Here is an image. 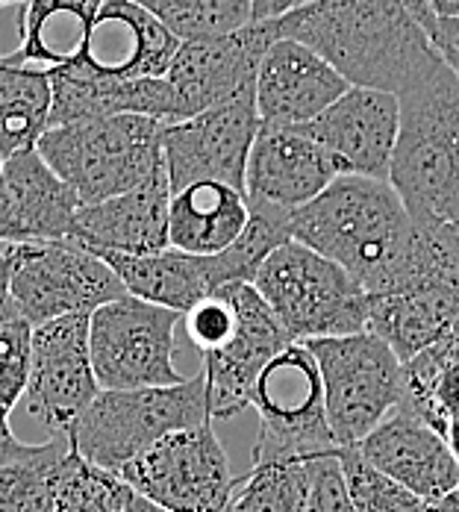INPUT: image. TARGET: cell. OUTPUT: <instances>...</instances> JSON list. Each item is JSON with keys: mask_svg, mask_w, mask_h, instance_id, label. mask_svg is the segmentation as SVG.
<instances>
[{"mask_svg": "<svg viewBox=\"0 0 459 512\" xmlns=\"http://www.w3.org/2000/svg\"><path fill=\"white\" fill-rule=\"evenodd\" d=\"M262 121L256 101L206 109L195 118L162 127V159L171 192L215 180L245 192L248 159Z\"/></svg>", "mask_w": 459, "mask_h": 512, "instance_id": "4fadbf2b", "label": "cell"}, {"mask_svg": "<svg viewBox=\"0 0 459 512\" xmlns=\"http://www.w3.org/2000/svg\"><path fill=\"white\" fill-rule=\"evenodd\" d=\"M451 336L459 342V315H457V321H454V327H451Z\"/></svg>", "mask_w": 459, "mask_h": 512, "instance_id": "c3c4849f", "label": "cell"}, {"mask_svg": "<svg viewBox=\"0 0 459 512\" xmlns=\"http://www.w3.org/2000/svg\"><path fill=\"white\" fill-rule=\"evenodd\" d=\"M430 427L445 433V424L459 415V342L445 336L418 357L404 362V401Z\"/></svg>", "mask_w": 459, "mask_h": 512, "instance_id": "4316f807", "label": "cell"}, {"mask_svg": "<svg viewBox=\"0 0 459 512\" xmlns=\"http://www.w3.org/2000/svg\"><path fill=\"white\" fill-rule=\"evenodd\" d=\"M36 451V445H27V442H18V439H3L0 436V465L15 460H24Z\"/></svg>", "mask_w": 459, "mask_h": 512, "instance_id": "f35d334b", "label": "cell"}, {"mask_svg": "<svg viewBox=\"0 0 459 512\" xmlns=\"http://www.w3.org/2000/svg\"><path fill=\"white\" fill-rule=\"evenodd\" d=\"M3 245H6V242H3V239H0V248H3Z\"/></svg>", "mask_w": 459, "mask_h": 512, "instance_id": "f907efd6", "label": "cell"}, {"mask_svg": "<svg viewBox=\"0 0 459 512\" xmlns=\"http://www.w3.org/2000/svg\"><path fill=\"white\" fill-rule=\"evenodd\" d=\"M9 3H18V6H21L24 0H0V6H9Z\"/></svg>", "mask_w": 459, "mask_h": 512, "instance_id": "681fc988", "label": "cell"}, {"mask_svg": "<svg viewBox=\"0 0 459 512\" xmlns=\"http://www.w3.org/2000/svg\"><path fill=\"white\" fill-rule=\"evenodd\" d=\"M424 512H459V489L457 492H451V495H445L442 501L427 504V510Z\"/></svg>", "mask_w": 459, "mask_h": 512, "instance_id": "ee69618b", "label": "cell"}, {"mask_svg": "<svg viewBox=\"0 0 459 512\" xmlns=\"http://www.w3.org/2000/svg\"><path fill=\"white\" fill-rule=\"evenodd\" d=\"M98 395L101 386L89 354V315H65L33 327L27 410L51 439H65Z\"/></svg>", "mask_w": 459, "mask_h": 512, "instance_id": "7c38bea8", "label": "cell"}, {"mask_svg": "<svg viewBox=\"0 0 459 512\" xmlns=\"http://www.w3.org/2000/svg\"><path fill=\"white\" fill-rule=\"evenodd\" d=\"M80 198L39 151H21L0 168V239L6 245L71 239Z\"/></svg>", "mask_w": 459, "mask_h": 512, "instance_id": "ffe728a7", "label": "cell"}, {"mask_svg": "<svg viewBox=\"0 0 459 512\" xmlns=\"http://www.w3.org/2000/svg\"><path fill=\"white\" fill-rule=\"evenodd\" d=\"M312 460L259 462L236 486L227 512H306Z\"/></svg>", "mask_w": 459, "mask_h": 512, "instance_id": "f546056e", "label": "cell"}, {"mask_svg": "<svg viewBox=\"0 0 459 512\" xmlns=\"http://www.w3.org/2000/svg\"><path fill=\"white\" fill-rule=\"evenodd\" d=\"M9 295V248H0V298Z\"/></svg>", "mask_w": 459, "mask_h": 512, "instance_id": "f6af8a7d", "label": "cell"}, {"mask_svg": "<svg viewBox=\"0 0 459 512\" xmlns=\"http://www.w3.org/2000/svg\"><path fill=\"white\" fill-rule=\"evenodd\" d=\"M324 383L327 424L339 448L359 445L404 401V365L371 333L306 342Z\"/></svg>", "mask_w": 459, "mask_h": 512, "instance_id": "52a82bcc", "label": "cell"}, {"mask_svg": "<svg viewBox=\"0 0 459 512\" xmlns=\"http://www.w3.org/2000/svg\"><path fill=\"white\" fill-rule=\"evenodd\" d=\"M459 315V268H448L418 286L371 295L365 333L392 348L401 365L451 336Z\"/></svg>", "mask_w": 459, "mask_h": 512, "instance_id": "603a6c76", "label": "cell"}, {"mask_svg": "<svg viewBox=\"0 0 459 512\" xmlns=\"http://www.w3.org/2000/svg\"><path fill=\"white\" fill-rule=\"evenodd\" d=\"M209 418L204 368L177 386L103 392L89 404L74 427L68 445L80 460L118 474L124 465L151 451L171 433L198 427Z\"/></svg>", "mask_w": 459, "mask_h": 512, "instance_id": "5b68a950", "label": "cell"}, {"mask_svg": "<svg viewBox=\"0 0 459 512\" xmlns=\"http://www.w3.org/2000/svg\"><path fill=\"white\" fill-rule=\"evenodd\" d=\"M401 101L389 92L351 86L333 106H327L304 130L342 168L371 180H389L392 154L398 142Z\"/></svg>", "mask_w": 459, "mask_h": 512, "instance_id": "e0dca14e", "label": "cell"}, {"mask_svg": "<svg viewBox=\"0 0 459 512\" xmlns=\"http://www.w3.org/2000/svg\"><path fill=\"white\" fill-rule=\"evenodd\" d=\"M127 492L130 486L118 474L95 468L74 454L59 489L56 512H121Z\"/></svg>", "mask_w": 459, "mask_h": 512, "instance_id": "1f68e13d", "label": "cell"}, {"mask_svg": "<svg viewBox=\"0 0 459 512\" xmlns=\"http://www.w3.org/2000/svg\"><path fill=\"white\" fill-rule=\"evenodd\" d=\"M251 209L245 192L201 180L171 192L168 209V248L195 256H218L230 251L248 230Z\"/></svg>", "mask_w": 459, "mask_h": 512, "instance_id": "cb8c5ba5", "label": "cell"}, {"mask_svg": "<svg viewBox=\"0 0 459 512\" xmlns=\"http://www.w3.org/2000/svg\"><path fill=\"white\" fill-rule=\"evenodd\" d=\"M398 101L389 183L418 227L442 230L459 221V77L445 62Z\"/></svg>", "mask_w": 459, "mask_h": 512, "instance_id": "3957f363", "label": "cell"}, {"mask_svg": "<svg viewBox=\"0 0 459 512\" xmlns=\"http://www.w3.org/2000/svg\"><path fill=\"white\" fill-rule=\"evenodd\" d=\"M6 248L9 295L30 327L65 315H92L103 304L127 295L115 271L77 239Z\"/></svg>", "mask_w": 459, "mask_h": 512, "instance_id": "9c48e42d", "label": "cell"}, {"mask_svg": "<svg viewBox=\"0 0 459 512\" xmlns=\"http://www.w3.org/2000/svg\"><path fill=\"white\" fill-rule=\"evenodd\" d=\"M318 0H254V21H271V18H283L295 9L312 6Z\"/></svg>", "mask_w": 459, "mask_h": 512, "instance_id": "8d00e7d4", "label": "cell"}, {"mask_svg": "<svg viewBox=\"0 0 459 512\" xmlns=\"http://www.w3.org/2000/svg\"><path fill=\"white\" fill-rule=\"evenodd\" d=\"M71 460L68 439H48L30 457L0 465V512H56Z\"/></svg>", "mask_w": 459, "mask_h": 512, "instance_id": "83f0119b", "label": "cell"}, {"mask_svg": "<svg viewBox=\"0 0 459 512\" xmlns=\"http://www.w3.org/2000/svg\"><path fill=\"white\" fill-rule=\"evenodd\" d=\"M180 42L133 0H103L77 68L109 80L165 77ZM65 68V65H62Z\"/></svg>", "mask_w": 459, "mask_h": 512, "instance_id": "44dd1931", "label": "cell"}, {"mask_svg": "<svg viewBox=\"0 0 459 512\" xmlns=\"http://www.w3.org/2000/svg\"><path fill=\"white\" fill-rule=\"evenodd\" d=\"M348 80L295 39H277L256 68V112L271 127H304L348 92Z\"/></svg>", "mask_w": 459, "mask_h": 512, "instance_id": "d6986e66", "label": "cell"}, {"mask_svg": "<svg viewBox=\"0 0 459 512\" xmlns=\"http://www.w3.org/2000/svg\"><path fill=\"white\" fill-rule=\"evenodd\" d=\"M336 177H342L339 162L304 130L262 124L248 159L245 201L251 212L289 221Z\"/></svg>", "mask_w": 459, "mask_h": 512, "instance_id": "2e32d148", "label": "cell"}, {"mask_svg": "<svg viewBox=\"0 0 459 512\" xmlns=\"http://www.w3.org/2000/svg\"><path fill=\"white\" fill-rule=\"evenodd\" d=\"M251 410L259 415L254 465L283 460H315L336 454L324 410V383L318 362L306 345H289L259 374L251 395Z\"/></svg>", "mask_w": 459, "mask_h": 512, "instance_id": "ba28073f", "label": "cell"}, {"mask_svg": "<svg viewBox=\"0 0 459 512\" xmlns=\"http://www.w3.org/2000/svg\"><path fill=\"white\" fill-rule=\"evenodd\" d=\"M254 289L298 345L354 336L368 327L371 295L345 268L295 239L268 254Z\"/></svg>", "mask_w": 459, "mask_h": 512, "instance_id": "8992f818", "label": "cell"}, {"mask_svg": "<svg viewBox=\"0 0 459 512\" xmlns=\"http://www.w3.org/2000/svg\"><path fill=\"white\" fill-rule=\"evenodd\" d=\"M12 321H21V315H18V307L12 301V295H3L0 298V327H6Z\"/></svg>", "mask_w": 459, "mask_h": 512, "instance_id": "b9f144b4", "label": "cell"}, {"mask_svg": "<svg viewBox=\"0 0 459 512\" xmlns=\"http://www.w3.org/2000/svg\"><path fill=\"white\" fill-rule=\"evenodd\" d=\"M180 312L124 295L89 315V354L103 392L177 386L174 365Z\"/></svg>", "mask_w": 459, "mask_h": 512, "instance_id": "30bf717a", "label": "cell"}, {"mask_svg": "<svg viewBox=\"0 0 459 512\" xmlns=\"http://www.w3.org/2000/svg\"><path fill=\"white\" fill-rule=\"evenodd\" d=\"M0 168H3V156H0Z\"/></svg>", "mask_w": 459, "mask_h": 512, "instance_id": "816d5d0a", "label": "cell"}, {"mask_svg": "<svg viewBox=\"0 0 459 512\" xmlns=\"http://www.w3.org/2000/svg\"><path fill=\"white\" fill-rule=\"evenodd\" d=\"M183 327L189 342L201 351V354H212L218 348H224L233 339L236 330V307L227 289H221L218 295L201 301L198 307H192L183 315Z\"/></svg>", "mask_w": 459, "mask_h": 512, "instance_id": "836d02e7", "label": "cell"}, {"mask_svg": "<svg viewBox=\"0 0 459 512\" xmlns=\"http://www.w3.org/2000/svg\"><path fill=\"white\" fill-rule=\"evenodd\" d=\"M227 292L236 307L233 339L224 348L206 354L201 365L206 374V407L212 421L251 410V395L265 365L289 345H295L277 315L254 289V283H233L227 286Z\"/></svg>", "mask_w": 459, "mask_h": 512, "instance_id": "9a60e30c", "label": "cell"}, {"mask_svg": "<svg viewBox=\"0 0 459 512\" xmlns=\"http://www.w3.org/2000/svg\"><path fill=\"white\" fill-rule=\"evenodd\" d=\"M339 468L348 489V498L357 512H424L427 504L377 471L357 448H339Z\"/></svg>", "mask_w": 459, "mask_h": 512, "instance_id": "4dcf8cb0", "label": "cell"}, {"mask_svg": "<svg viewBox=\"0 0 459 512\" xmlns=\"http://www.w3.org/2000/svg\"><path fill=\"white\" fill-rule=\"evenodd\" d=\"M0 68H3V56H0Z\"/></svg>", "mask_w": 459, "mask_h": 512, "instance_id": "f5cc1de1", "label": "cell"}, {"mask_svg": "<svg viewBox=\"0 0 459 512\" xmlns=\"http://www.w3.org/2000/svg\"><path fill=\"white\" fill-rule=\"evenodd\" d=\"M162 127L145 115H109L51 127L36 151L80 204L95 206L145 186L165 168Z\"/></svg>", "mask_w": 459, "mask_h": 512, "instance_id": "277c9868", "label": "cell"}, {"mask_svg": "<svg viewBox=\"0 0 459 512\" xmlns=\"http://www.w3.org/2000/svg\"><path fill=\"white\" fill-rule=\"evenodd\" d=\"M404 9H407L409 15L424 27V33L433 39V33H436V15L430 12V6H427V0H398Z\"/></svg>", "mask_w": 459, "mask_h": 512, "instance_id": "74e56055", "label": "cell"}, {"mask_svg": "<svg viewBox=\"0 0 459 512\" xmlns=\"http://www.w3.org/2000/svg\"><path fill=\"white\" fill-rule=\"evenodd\" d=\"M354 448L424 504L459 489V462L445 436L407 407H398Z\"/></svg>", "mask_w": 459, "mask_h": 512, "instance_id": "ac0fdd59", "label": "cell"}, {"mask_svg": "<svg viewBox=\"0 0 459 512\" xmlns=\"http://www.w3.org/2000/svg\"><path fill=\"white\" fill-rule=\"evenodd\" d=\"M274 42V21H251L233 36L180 45L165 80L177 92L183 121L227 103L256 101V68Z\"/></svg>", "mask_w": 459, "mask_h": 512, "instance_id": "5bb4252c", "label": "cell"}, {"mask_svg": "<svg viewBox=\"0 0 459 512\" xmlns=\"http://www.w3.org/2000/svg\"><path fill=\"white\" fill-rule=\"evenodd\" d=\"M121 512H168L162 510V507H156L153 501H148V498H142L139 492H127V498H124V510Z\"/></svg>", "mask_w": 459, "mask_h": 512, "instance_id": "ab89813d", "label": "cell"}, {"mask_svg": "<svg viewBox=\"0 0 459 512\" xmlns=\"http://www.w3.org/2000/svg\"><path fill=\"white\" fill-rule=\"evenodd\" d=\"M433 45L442 51V56H459V15H451V18H436Z\"/></svg>", "mask_w": 459, "mask_h": 512, "instance_id": "d590c367", "label": "cell"}, {"mask_svg": "<svg viewBox=\"0 0 459 512\" xmlns=\"http://www.w3.org/2000/svg\"><path fill=\"white\" fill-rule=\"evenodd\" d=\"M430 12L436 18H451V15H459V0H427Z\"/></svg>", "mask_w": 459, "mask_h": 512, "instance_id": "60d3db41", "label": "cell"}, {"mask_svg": "<svg viewBox=\"0 0 459 512\" xmlns=\"http://www.w3.org/2000/svg\"><path fill=\"white\" fill-rule=\"evenodd\" d=\"M442 230L418 227L389 180L357 174L336 177L289 218V239L345 268L368 295H392L459 268Z\"/></svg>", "mask_w": 459, "mask_h": 512, "instance_id": "6da1fadb", "label": "cell"}, {"mask_svg": "<svg viewBox=\"0 0 459 512\" xmlns=\"http://www.w3.org/2000/svg\"><path fill=\"white\" fill-rule=\"evenodd\" d=\"M271 21L277 39L306 45L348 86L395 98L448 62L398 0H318Z\"/></svg>", "mask_w": 459, "mask_h": 512, "instance_id": "7a4b0ae2", "label": "cell"}, {"mask_svg": "<svg viewBox=\"0 0 459 512\" xmlns=\"http://www.w3.org/2000/svg\"><path fill=\"white\" fill-rule=\"evenodd\" d=\"M445 59H448V65L454 68V74L459 77V56H445Z\"/></svg>", "mask_w": 459, "mask_h": 512, "instance_id": "7dc6e473", "label": "cell"}, {"mask_svg": "<svg viewBox=\"0 0 459 512\" xmlns=\"http://www.w3.org/2000/svg\"><path fill=\"white\" fill-rule=\"evenodd\" d=\"M30 336L33 327L21 318L0 327V436L15 439L12 412L30 386Z\"/></svg>", "mask_w": 459, "mask_h": 512, "instance_id": "d6a6232c", "label": "cell"}, {"mask_svg": "<svg viewBox=\"0 0 459 512\" xmlns=\"http://www.w3.org/2000/svg\"><path fill=\"white\" fill-rule=\"evenodd\" d=\"M442 436H445V442H448L451 454H454L459 462V415L457 418H451V421L445 424V433H442Z\"/></svg>", "mask_w": 459, "mask_h": 512, "instance_id": "7bdbcfd3", "label": "cell"}, {"mask_svg": "<svg viewBox=\"0 0 459 512\" xmlns=\"http://www.w3.org/2000/svg\"><path fill=\"white\" fill-rule=\"evenodd\" d=\"M309 474H312V486H309L306 512H357L342 480L339 451L327 457H315L309 462Z\"/></svg>", "mask_w": 459, "mask_h": 512, "instance_id": "e575fe53", "label": "cell"}, {"mask_svg": "<svg viewBox=\"0 0 459 512\" xmlns=\"http://www.w3.org/2000/svg\"><path fill=\"white\" fill-rule=\"evenodd\" d=\"M103 0H24L18 6V51L15 65L42 62L62 68L80 59Z\"/></svg>", "mask_w": 459, "mask_h": 512, "instance_id": "d4e9b609", "label": "cell"}, {"mask_svg": "<svg viewBox=\"0 0 459 512\" xmlns=\"http://www.w3.org/2000/svg\"><path fill=\"white\" fill-rule=\"evenodd\" d=\"M180 42L233 36L254 21V0H133Z\"/></svg>", "mask_w": 459, "mask_h": 512, "instance_id": "f1b7e54d", "label": "cell"}, {"mask_svg": "<svg viewBox=\"0 0 459 512\" xmlns=\"http://www.w3.org/2000/svg\"><path fill=\"white\" fill-rule=\"evenodd\" d=\"M168 209L171 186L162 168L153 180L127 195L83 206L77 212L71 239L83 242L95 254H159L168 251Z\"/></svg>", "mask_w": 459, "mask_h": 512, "instance_id": "7402d4cb", "label": "cell"}, {"mask_svg": "<svg viewBox=\"0 0 459 512\" xmlns=\"http://www.w3.org/2000/svg\"><path fill=\"white\" fill-rule=\"evenodd\" d=\"M51 74L48 68L15 65L3 56L0 68V156L36 151L51 130Z\"/></svg>", "mask_w": 459, "mask_h": 512, "instance_id": "484cf974", "label": "cell"}, {"mask_svg": "<svg viewBox=\"0 0 459 512\" xmlns=\"http://www.w3.org/2000/svg\"><path fill=\"white\" fill-rule=\"evenodd\" d=\"M445 242H448V248H451V254H454V259L459 262V221H454V224H448L445 230Z\"/></svg>", "mask_w": 459, "mask_h": 512, "instance_id": "bcb514c9", "label": "cell"}, {"mask_svg": "<svg viewBox=\"0 0 459 512\" xmlns=\"http://www.w3.org/2000/svg\"><path fill=\"white\" fill-rule=\"evenodd\" d=\"M118 477L168 512H227L242 480L233 477L212 421L165 436L124 465Z\"/></svg>", "mask_w": 459, "mask_h": 512, "instance_id": "8fae6325", "label": "cell"}]
</instances>
